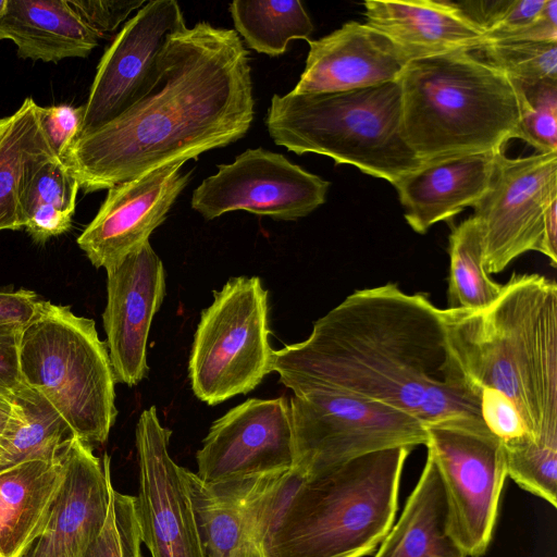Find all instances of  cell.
Instances as JSON below:
<instances>
[{"instance_id":"cb8c5ba5","label":"cell","mask_w":557,"mask_h":557,"mask_svg":"<svg viewBox=\"0 0 557 557\" xmlns=\"http://www.w3.org/2000/svg\"><path fill=\"white\" fill-rule=\"evenodd\" d=\"M63 478L61 454L0 472V557H17L41 534Z\"/></svg>"},{"instance_id":"7a4b0ae2","label":"cell","mask_w":557,"mask_h":557,"mask_svg":"<svg viewBox=\"0 0 557 557\" xmlns=\"http://www.w3.org/2000/svg\"><path fill=\"white\" fill-rule=\"evenodd\" d=\"M253 115L249 52L234 29L202 21L170 37L141 98L62 160L85 193L109 189L243 138Z\"/></svg>"},{"instance_id":"7402d4cb","label":"cell","mask_w":557,"mask_h":557,"mask_svg":"<svg viewBox=\"0 0 557 557\" xmlns=\"http://www.w3.org/2000/svg\"><path fill=\"white\" fill-rule=\"evenodd\" d=\"M367 24L397 45L411 60L457 50H480L485 32L448 1L368 0Z\"/></svg>"},{"instance_id":"ac0fdd59","label":"cell","mask_w":557,"mask_h":557,"mask_svg":"<svg viewBox=\"0 0 557 557\" xmlns=\"http://www.w3.org/2000/svg\"><path fill=\"white\" fill-rule=\"evenodd\" d=\"M294 470L206 483L186 469L207 557H247L253 546H261Z\"/></svg>"},{"instance_id":"2e32d148","label":"cell","mask_w":557,"mask_h":557,"mask_svg":"<svg viewBox=\"0 0 557 557\" xmlns=\"http://www.w3.org/2000/svg\"><path fill=\"white\" fill-rule=\"evenodd\" d=\"M175 161L108 189L98 213L77 238L92 265L108 269L149 242L186 187L190 172Z\"/></svg>"},{"instance_id":"836d02e7","label":"cell","mask_w":557,"mask_h":557,"mask_svg":"<svg viewBox=\"0 0 557 557\" xmlns=\"http://www.w3.org/2000/svg\"><path fill=\"white\" fill-rule=\"evenodd\" d=\"M141 543L135 497L113 488L106 522L81 557H143Z\"/></svg>"},{"instance_id":"f35d334b","label":"cell","mask_w":557,"mask_h":557,"mask_svg":"<svg viewBox=\"0 0 557 557\" xmlns=\"http://www.w3.org/2000/svg\"><path fill=\"white\" fill-rule=\"evenodd\" d=\"M37 295L27 289L0 292V325H25L35 312Z\"/></svg>"},{"instance_id":"52a82bcc","label":"cell","mask_w":557,"mask_h":557,"mask_svg":"<svg viewBox=\"0 0 557 557\" xmlns=\"http://www.w3.org/2000/svg\"><path fill=\"white\" fill-rule=\"evenodd\" d=\"M22 382L41 394L83 443L103 444L115 422V376L95 321L38 300L20 342Z\"/></svg>"},{"instance_id":"e0dca14e","label":"cell","mask_w":557,"mask_h":557,"mask_svg":"<svg viewBox=\"0 0 557 557\" xmlns=\"http://www.w3.org/2000/svg\"><path fill=\"white\" fill-rule=\"evenodd\" d=\"M106 271V344L115 381L135 386L149 371L146 347L165 295L164 267L147 242Z\"/></svg>"},{"instance_id":"ab89813d","label":"cell","mask_w":557,"mask_h":557,"mask_svg":"<svg viewBox=\"0 0 557 557\" xmlns=\"http://www.w3.org/2000/svg\"><path fill=\"white\" fill-rule=\"evenodd\" d=\"M539 252L550 260L552 267H557V199L545 213Z\"/></svg>"},{"instance_id":"d6a6232c","label":"cell","mask_w":557,"mask_h":557,"mask_svg":"<svg viewBox=\"0 0 557 557\" xmlns=\"http://www.w3.org/2000/svg\"><path fill=\"white\" fill-rule=\"evenodd\" d=\"M513 86L520 108V139L537 153L557 152V81Z\"/></svg>"},{"instance_id":"8fae6325","label":"cell","mask_w":557,"mask_h":557,"mask_svg":"<svg viewBox=\"0 0 557 557\" xmlns=\"http://www.w3.org/2000/svg\"><path fill=\"white\" fill-rule=\"evenodd\" d=\"M557 199V152L508 158L495 154L488 186L472 207L487 274L520 255L539 251L545 213Z\"/></svg>"},{"instance_id":"d4e9b609","label":"cell","mask_w":557,"mask_h":557,"mask_svg":"<svg viewBox=\"0 0 557 557\" xmlns=\"http://www.w3.org/2000/svg\"><path fill=\"white\" fill-rule=\"evenodd\" d=\"M447 522L444 485L428 455L399 520L392 525L374 557H467L450 536Z\"/></svg>"},{"instance_id":"7c38bea8","label":"cell","mask_w":557,"mask_h":557,"mask_svg":"<svg viewBox=\"0 0 557 557\" xmlns=\"http://www.w3.org/2000/svg\"><path fill=\"white\" fill-rule=\"evenodd\" d=\"M330 182L263 148L247 149L234 162L219 164L191 196L206 220L244 210L274 220L305 218L325 202Z\"/></svg>"},{"instance_id":"4fadbf2b","label":"cell","mask_w":557,"mask_h":557,"mask_svg":"<svg viewBox=\"0 0 557 557\" xmlns=\"http://www.w3.org/2000/svg\"><path fill=\"white\" fill-rule=\"evenodd\" d=\"M171 434L154 406L140 413L135 430L139 482L135 499L143 543L151 557H207L186 469L170 455Z\"/></svg>"},{"instance_id":"5bb4252c","label":"cell","mask_w":557,"mask_h":557,"mask_svg":"<svg viewBox=\"0 0 557 557\" xmlns=\"http://www.w3.org/2000/svg\"><path fill=\"white\" fill-rule=\"evenodd\" d=\"M185 26L175 0L148 1L125 23L100 59L78 136L115 119L148 91L170 37Z\"/></svg>"},{"instance_id":"9a60e30c","label":"cell","mask_w":557,"mask_h":557,"mask_svg":"<svg viewBox=\"0 0 557 557\" xmlns=\"http://www.w3.org/2000/svg\"><path fill=\"white\" fill-rule=\"evenodd\" d=\"M206 483L294 470L296 446L289 401L250 398L213 422L196 454Z\"/></svg>"},{"instance_id":"d6986e66","label":"cell","mask_w":557,"mask_h":557,"mask_svg":"<svg viewBox=\"0 0 557 557\" xmlns=\"http://www.w3.org/2000/svg\"><path fill=\"white\" fill-rule=\"evenodd\" d=\"M64 478L49 521L17 557H81L100 533L109 511L110 457L74 437L61 453Z\"/></svg>"},{"instance_id":"ee69618b","label":"cell","mask_w":557,"mask_h":557,"mask_svg":"<svg viewBox=\"0 0 557 557\" xmlns=\"http://www.w3.org/2000/svg\"><path fill=\"white\" fill-rule=\"evenodd\" d=\"M8 0H0V18L3 15L7 8Z\"/></svg>"},{"instance_id":"60d3db41","label":"cell","mask_w":557,"mask_h":557,"mask_svg":"<svg viewBox=\"0 0 557 557\" xmlns=\"http://www.w3.org/2000/svg\"><path fill=\"white\" fill-rule=\"evenodd\" d=\"M12 413L13 401L11 397L0 395V437L2 436Z\"/></svg>"},{"instance_id":"484cf974","label":"cell","mask_w":557,"mask_h":557,"mask_svg":"<svg viewBox=\"0 0 557 557\" xmlns=\"http://www.w3.org/2000/svg\"><path fill=\"white\" fill-rule=\"evenodd\" d=\"M11 399L13 413L0 437V472L29 460H54L76 437L55 408L23 382Z\"/></svg>"},{"instance_id":"3957f363","label":"cell","mask_w":557,"mask_h":557,"mask_svg":"<svg viewBox=\"0 0 557 557\" xmlns=\"http://www.w3.org/2000/svg\"><path fill=\"white\" fill-rule=\"evenodd\" d=\"M450 349L468 381L512 403L530 435L557 443V285L512 274L482 309H443Z\"/></svg>"},{"instance_id":"1f68e13d","label":"cell","mask_w":557,"mask_h":557,"mask_svg":"<svg viewBox=\"0 0 557 557\" xmlns=\"http://www.w3.org/2000/svg\"><path fill=\"white\" fill-rule=\"evenodd\" d=\"M79 184L58 157L40 161L26 174L21 193V219L39 208H54L74 214Z\"/></svg>"},{"instance_id":"ba28073f","label":"cell","mask_w":557,"mask_h":557,"mask_svg":"<svg viewBox=\"0 0 557 557\" xmlns=\"http://www.w3.org/2000/svg\"><path fill=\"white\" fill-rule=\"evenodd\" d=\"M268 292L258 276L230 278L200 315L188 361L195 396L214 406L253 391L273 372Z\"/></svg>"},{"instance_id":"7bdbcfd3","label":"cell","mask_w":557,"mask_h":557,"mask_svg":"<svg viewBox=\"0 0 557 557\" xmlns=\"http://www.w3.org/2000/svg\"><path fill=\"white\" fill-rule=\"evenodd\" d=\"M9 121V116L0 119V136L2 135L7 124Z\"/></svg>"},{"instance_id":"b9f144b4","label":"cell","mask_w":557,"mask_h":557,"mask_svg":"<svg viewBox=\"0 0 557 557\" xmlns=\"http://www.w3.org/2000/svg\"><path fill=\"white\" fill-rule=\"evenodd\" d=\"M247 557H264V556H263V554H262V552H261V546H260V545H256V546H253V547L249 550V553H248Z\"/></svg>"},{"instance_id":"5b68a950","label":"cell","mask_w":557,"mask_h":557,"mask_svg":"<svg viewBox=\"0 0 557 557\" xmlns=\"http://www.w3.org/2000/svg\"><path fill=\"white\" fill-rule=\"evenodd\" d=\"M398 81L404 135L424 162L500 151L508 140L520 139L513 84L470 51L411 60Z\"/></svg>"},{"instance_id":"e575fe53","label":"cell","mask_w":557,"mask_h":557,"mask_svg":"<svg viewBox=\"0 0 557 557\" xmlns=\"http://www.w3.org/2000/svg\"><path fill=\"white\" fill-rule=\"evenodd\" d=\"M84 106L69 104L40 107V123L54 154L62 159L77 138L83 120Z\"/></svg>"},{"instance_id":"d590c367","label":"cell","mask_w":557,"mask_h":557,"mask_svg":"<svg viewBox=\"0 0 557 557\" xmlns=\"http://www.w3.org/2000/svg\"><path fill=\"white\" fill-rule=\"evenodd\" d=\"M481 413L487 429L503 443L530 435L510 400L493 391H481Z\"/></svg>"},{"instance_id":"f546056e","label":"cell","mask_w":557,"mask_h":557,"mask_svg":"<svg viewBox=\"0 0 557 557\" xmlns=\"http://www.w3.org/2000/svg\"><path fill=\"white\" fill-rule=\"evenodd\" d=\"M507 475L521 488L557 506V443L525 435L504 443Z\"/></svg>"},{"instance_id":"4dcf8cb0","label":"cell","mask_w":557,"mask_h":557,"mask_svg":"<svg viewBox=\"0 0 557 557\" xmlns=\"http://www.w3.org/2000/svg\"><path fill=\"white\" fill-rule=\"evenodd\" d=\"M480 50L515 85L557 81V41H490Z\"/></svg>"},{"instance_id":"44dd1931","label":"cell","mask_w":557,"mask_h":557,"mask_svg":"<svg viewBox=\"0 0 557 557\" xmlns=\"http://www.w3.org/2000/svg\"><path fill=\"white\" fill-rule=\"evenodd\" d=\"M497 152L437 158L400 176L392 185L408 225L425 234L435 223L473 207L488 186Z\"/></svg>"},{"instance_id":"ffe728a7","label":"cell","mask_w":557,"mask_h":557,"mask_svg":"<svg viewBox=\"0 0 557 557\" xmlns=\"http://www.w3.org/2000/svg\"><path fill=\"white\" fill-rule=\"evenodd\" d=\"M308 44L306 66L293 94L347 91L397 81L410 61L385 35L355 21Z\"/></svg>"},{"instance_id":"9c48e42d","label":"cell","mask_w":557,"mask_h":557,"mask_svg":"<svg viewBox=\"0 0 557 557\" xmlns=\"http://www.w3.org/2000/svg\"><path fill=\"white\" fill-rule=\"evenodd\" d=\"M295 470L318 472L359 456L425 445L426 425L396 408L338 392L312 389L289 400Z\"/></svg>"},{"instance_id":"277c9868","label":"cell","mask_w":557,"mask_h":557,"mask_svg":"<svg viewBox=\"0 0 557 557\" xmlns=\"http://www.w3.org/2000/svg\"><path fill=\"white\" fill-rule=\"evenodd\" d=\"M410 447L373 451L301 474L295 470L262 543L264 557H364L394 524Z\"/></svg>"},{"instance_id":"8992f818","label":"cell","mask_w":557,"mask_h":557,"mask_svg":"<svg viewBox=\"0 0 557 557\" xmlns=\"http://www.w3.org/2000/svg\"><path fill=\"white\" fill-rule=\"evenodd\" d=\"M265 125L288 151L322 154L391 184L424 162L404 135L398 79L347 91L275 94Z\"/></svg>"},{"instance_id":"83f0119b","label":"cell","mask_w":557,"mask_h":557,"mask_svg":"<svg viewBox=\"0 0 557 557\" xmlns=\"http://www.w3.org/2000/svg\"><path fill=\"white\" fill-rule=\"evenodd\" d=\"M235 32L246 45L270 57L286 52L293 39L309 40L313 24L302 3L288 1H244L230 4Z\"/></svg>"},{"instance_id":"f1b7e54d","label":"cell","mask_w":557,"mask_h":557,"mask_svg":"<svg viewBox=\"0 0 557 557\" xmlns=\"http://www.w3.org/2000/svg\"><path fill=\"white\" fill-rule=\"evenodd\" d=\"M448 253V308L482 309L498 298L503 284L484 269L482 236L473 216L451 230Z\"/></svg>"},{"instance_id":"8d00e7d4","label":"cell","mask_w":557,"mask_h":557,"mask_svg":"<svg viewBox=\"0 0 557 557\" xmlns=\"http://www.w3.org/2000/svg\"><path fill=\"white\" fill-rule=\"evenodd\" d=\"M78 15L100 35L113 32L128 15L139 10L143 0H69Z\"/></svg>"},{"instance_id":"74e56055","label":"cell","mask_w":557,"mask_h":557,"mask_svg":"<svg viewBox=\"0 0 557 557\" xmlns=\"http://www.w3.org/2000/svg\"><path fill=\"white\" fill-rule=\"evenodd\" d=\"M24 325H0V395L11 397L22 384L20 342Z\"/></svg>"},{"instance_id":"4316f807","label":"cell","mask_w":557,"mask_h":557,"mask_svg":"<svg viewBox=\"0 0 557 557\" xmlns=\"http://www.w3.org/2000/svg\"><path fill=\"white\" fill-rule=\"evenodd\" d=\"M54 157L40 123V106L25 98L0 136V231L23 228L20 200L26 174Z\"/></svg>"},{"instance_id":"603a6c76","label":"cell","mask_w":557,"mask_h":557,"mask_svg":"<svg viewBox=\"0 0 557 557\" xmlns=\"http://www.w3.org/2000/svg\"><path fill=\"white\" fill-rule=\"evenodd\" d=\"M101 37L69 0H8L0 18V40L13 41L17 55L33 61L86 58Z\"/></svg>"},{"instance_id":"6da1fadb","label":"cell","mask_w":557,"mask_h":557,"mask_svg":"<svg viewBox=\"0 0 557 557\" xmlns=\"http://www.w3.org/2000/svg\"><path fill=\"white\" fill-rule=\"evenodd\" d=\"M273 371L293 394L338 392L426 426L484 423L481 395L450 349L443 309L395 283L348 295L313 323L307 339L274 351Z\"/></svg>"},{"instance_id":"30bf717a","label":"cell","mask_w":557,"mask_h":557,"mask_svg":"<svg viewBox=\"0 0 557 557\" xmlns=\"http://www.w3.org/2000/svg\"><path fill=\"white\" fill-rule=\"evenodd\" d=\"M428 455L441 475L448 532L467 557L483 555L496 525L507 475L502 440L486 424L426 426Z\"/></svg>"}]
</instances>
